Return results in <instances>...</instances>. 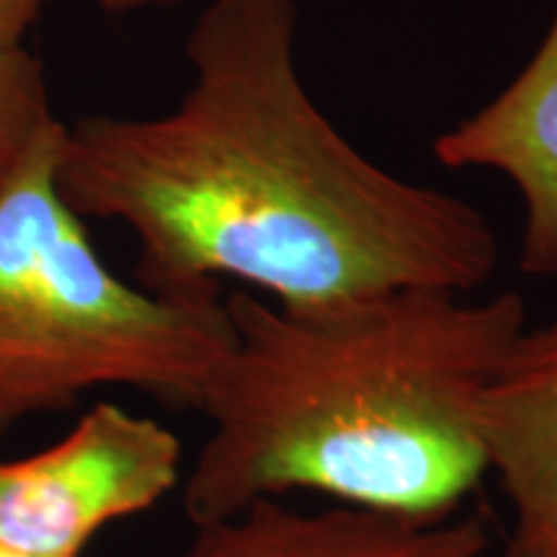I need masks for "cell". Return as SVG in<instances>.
I'll return each instance as SVG.
<instances>
[{
  "label": "cell",
  "mask_w": 557,
  "mask_h": 557,
  "mask_svg": "<svg viewBox=\"0 0 557 557\" xmlns=\"http://www.w3.org/2000/svg\"><path fill=\"white\" fill-rule=\"evenodd\" d=\"M52 122L45 65L24 47H0V189Z\"/></svg>",
  "instance_id": "ba28073f"
},
{
  "label": "cell",
  "mask_w": 557,
  "mask_h": 557,
  "mask_svg": "<svg viewBox=\"0 0 557 557\" xmlns=\"http://www.w3.org/2000/svg\"><path fill=\"white\" fill-rule=\"evenodd\" d=\"M184 480L178 436L101 400L52 447L0 459V545L83 557L103 527L150 511Z\"/></svg>",
  "instance_id": "277c9868"
},
{
  "label": "cell",
  "mask_w": 557,
  "mask_h": 557,
  "mask_svg": "<svg viewBox=\"0 0 557 557\" xmlns=\"http://www.w3.org/2000/svg\"><path fill=\"white\" fill-rule=\"evenodd\" d=\"M62 135L54 120L0 189V438L101 387L199 410L235 338L220 289L158 295L99 259L54 181Z\"/></svg>",
  "instance_id": "3957f363"
},
{
  "label": "cell",
  "mask_w": 557,
  "mask_h": 557,
  "mask_svg": "<svg viewBox=\"0 0 557 557\" xmlns=\"http://www.w3.org/2000/svg\"><path fill=\"white\" fill-rule=\"evenodd\" d=\"M447 169H485L508 178L524 205L519 267L557 276V11L524 70L483 109L431 145Z\"/></svg>",
  "instance_id": "5b68a950"
},
{
  "label": "cell",
  "mask_w": 557,
  "mask_h": 557,
  "mask_svg": "<svg viewBox=\"0 0 557 557\" xmlns=\"http://www.w3.org/2000/svg\"><path fill=\"white\" fill-rule=\"evenodd\" d=\"M47 0H0V47H21Z\"/></svg>",
  "instance_id": "9c48e42d"
},
{
  "label": "cell",
  "mask_w": 557,
  "mask_h": 557,
  "mask_svg": "<svg viewBox=\"0 0 557 557\" xmlns=\"http://www.w3.org/2000/svg\"><path fill=\"white\" fill-rule=\"evenodd\" d=\"M0 557H37V555H29V553H18V549H11V547L0 545Z\"/></svg>",
  "instance_id": "7c38bea8"
},
{
  "label": "cell",
  "mask_w": 557,
  "mask_h": 557,
  "mask_svg": "<svg viewBox=\"0 0 557 557\" xmlns=\"http://www.w3.org/2000/svg\"><path fill=\"white\" fill-rule=\"evenodd\" d=\"M487 472L513 513L508 542L557 553V315L519 333L480 406Z\"/></svg>",
  "instance_id": "52a82bcc"
},
{
  "label": "cell",
  "mask_w": 557,
  "mask_h": 557,
  "mask_svg": "<svg viewBox=\"0 0 557 557\" xmlns=\"http://www.w3.org/2000/svg\"><path fill=\"white\" fill-rule=\"evenodd\" d=\"M194 81L169 114L65 127L60 197L122 222L158 295L263 292L325 310L393 292L470 295L498 238L470 201L369 160L308 94L295 0H212L186 41Z\"/></svg>",
  "instance_id": "6da1fadb"
},
{
  "label": "cell",
  "mask_w": 557,
  "mask_h": 557,
  "mask_svg": "<svg viewBox=\"0 0 557 557\" xmlns=\"http://www.w3.org/2000/svg\"><path fill=\"white\" fill-rule=\"evenodd\" d=\"M491 527L480 511L410 519L359 506L305 511L261 498L194 527L178 557H485Z\"/></svg>",
  "instance_id": "8992f818"
},
{
  "label": "cell",
  "mask_w": 557,
  "mask_h": 557,
  "mask_svg": "<svg viewBox=\"0 0 557 557\" xmlns=\"http://www.w3.org/2000/svg\"><path fill=\"white\" fill-rule=\"evenodd\" d=\"M86 3L96 5V9L107 13H135V11L165 9V5L178 3V0H86Z\"/></svg>",
  "instance_id": "30bf717a"
},
{
  "label": "cell",
  "mask_w": 557,
  "mask_h": 557,
  "mask_svg": "<svg viewBox=\"0 0 557 557\" xmlns=\"http://www.w3.org/2000/svg\"><path fill=\"white\" fill-rule=\"evenodd\" d=\"M500 557H557V553H540V549H527L513 545V542H506V549Z\"/></svg>",
  "instance_id": "8fae6325"
},
{
  "label": "cell",
  "mask_w": 557,
  "mask_h": 557,
  "mask_svg": "<svg viewBox=\"0 0 557 557\" xmlns=\"http://www.w3.org/2000/svg\"><path fill=\"white\" fill-rule=\"evenodd\" d=\"M225 302L235 338L199 406L209 436L181 480L191 527L295 491L444 519L491 475L480 406L527 325L517 292L287 310L235 289Z\"/></svg>",
  "instance_id": "7a4b0ae2"
}]
</instances>
